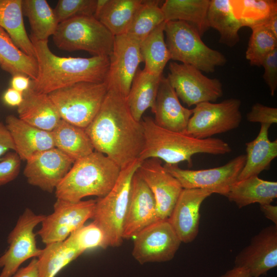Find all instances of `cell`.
Listing matches in <instances>:
<instances>
[{"instance_id":"obj_1","label":"cell","mask_w":277,"mask_h":277,"mask_svg":"<svg viewBox=\"0 0 277 277\" xmlns=\"http://www.w3.org/2000/svg\"><path fill=\"white\" fill-rule=\"evenodd\" d=\"M94 151L122 169L138 159L145 144L143 126L132 115L125 98L108 90L94 118L85 129Z\"/></svg>"},{"instance_id":"obj_2","label":"cell","mask_w":277,"mask_h":277,"mask_svg":"<svg viewBox=\"0 0 277 277\" xmlns=\"http://www.w3.org/2000/svg\"><path fill=\"white\" fill-rule=\"evenodd\" d=\"M38 67L37 77L31 80L34 91L49 94L81 82H104L108 71V56L61 57L50 49L48 41L30 37Z\"/></svg>"},{"instance_id":"obj_3","label":"cell","mask_w":277,"mask_h":277,"mask_svg":"<svg viewBox=\"0 0 277 277\" xmlns=\"http://www.w3.org/2000/svg\"><path fill=\"white\" fill-rule=\"evenodd\" d=\"M141 121L145 136L144 147L138 159L141 162L156 158L165 164L178 165L187 162L192 166V157L196 154L224 155L232 151L230 146L220 138L197 139L184 133L165 129L157 126L149 116Z\"/></svg>"},{"instance_id":"obj_4","label":"cell","mask_w":277,"mask_h":277,"mask_svg":"<svg viewBox=\"0 0 277 277\" xmlns=\"http://www.w3.org/2000/svg\"><path fill=\"white\" fill-rule=\"evenodd\" d=\"M121 170L106 155L94 151L74 162L56 188L55 196L71 202L89 196L103 197L114 186Z\"/></svg>"},{"instance_id":"obj_5","label":"cell","mask_w":277,"mask_h":277,"mask_svg":"<svg viewBox=\"0 0 277 277\" xmlns=\"http://www.w3.org/2000/svg\"><path fill=\"white\" fill-rule=\"evenodd\" d=\"M164 33L171 60L206 73L214 72L217 67L226 64L225 55L207 46L196 29L186 22H166Z\"/></svg>"},{"instance_id":"obj_6","label":"cell","mask_w":277,"mask_h":277,"mask_svg":"<svg viewBox=\"0 0 277 277\" xmlns=\"http://www.w3.org/2000/svg\"><path fill=\"white\" fill-rule=\"evenodd\" d=\"M136 160L121 170L112 189L96 200L93 222L104 232L108 247L120 246L123 242V225L128 207L132 177L141 163Z\"/></svg>"},{"instance_id":"obj_7","label":"cell","mask_w":277,"mask_h":277,"mask_svg":"<svg viewBox=\"0 0 277 277\" xmlns=\"http://www.w3.org/2000/svg\"><path fill=\"white\" fill-rule=\"evenodd\" d=\"M52 37L61 50H84L97 56L109 57L114 41L113 34L93 16L75 17L59 23Z\"/></svg>"},{"instance_id":"obj_8","label":"cell","mask_w":277,"mask_h":277,"mask_svg":"<svg viewBox=\"0 0 277 277\" xmlns=\"http://www.w3.org/2000/svg\"><path fill=\"white\" fill-rule=\"evenodd\" d=\"M107 92L104 82H81L48 94L62 120L85 129L98 111Z\"/></svg>"},{"instance_id":"obj_9","label":"cell","mask_w":277,"mask_h":277,"mask_svg":"<svg viewBox=\"0 0 277 277\" xmlns=\"http://www.w3.org/2000/svg\"><path fill=\"white\" fill-rule=\"evenodd\" d=\"M241 101L229 98L221 102H203L192 109L185 134L197 139H206L239 127L242 115Z\"/></svg>"},{"instance_id":"obj_10","label":"cell","mask_w":277,"mask_h":277,"mask_svg":"<svg viewBox=\"0 0 277 277\" xmlns=\"http://www.w3.org/2000/svg\"><path fill=\"white\" fill-rule=\"evenodd\" d=\"M245 161V154H240L223 166L209 169H183L177 164L165 163L163 166L183 189H205L227 197L231 185L238 180Z\"/></svg>"},{"instance_id":"obj_11","label":"cell","mask_w":277,"mask_h":277,"mask_svg":"<svg viewBox=\"0 0 277 277\" xmlns=\"http://www.w3.org/2000/svg\"><path fill=\"white\" fill-rule=\"evenodd\" d=\"M168 68L169 82L179 98L188 106L213 103L223 96V86L219 79L208 77L190 65L171 62Z\"/></svg>"},{"instance_id":"obj_12","label":"cell","mask_w":277,"mask_h":277,"mask_svg":"<svg viewBox=\"0 0 277 277\" xmlns=\"http://www.w3.org/2000/svg\"><path fill=\"white\" fill-rule=\"evenodd\" d=\"M45 216L26 208L19 217L8 235V248L0 256V268H3L0 277H12L24 262L40 255L42 249L37 247L33 230Z\"/></svg>"},{"instance_id":"obj_13","label":"cell","mask_w":277,"mask_h":277,"mask_svg":"<svg viewBox=\"0 0 277 277\" xmlns=\"http://www.w3.org/2000/svg\"><path fill=\"white\" fill-rule=\"evenodd\" d=\"M96 200L71 202L57 199L53 212L45 216L37 232L45 245L65 241L70 234L92 219Z\"/></svg>"},{"instance_id":"obj_14","label":"cell","mask_w":277,"mask_h":277,"mask_svg":"<svg viewBox=\"0 0 277 277\" xmlns=\"http://www.w3.org/2000/svg\"><path fill=\"white\" fill-rule=\"evenodd\" d=\"M109 64L104 83L108 90L126 98L133 80L143 62L140 43L126 34L114 36Z\"/></svg>"},{"instance_id":"obj_15","label":"cell","mask_w":277,"mask_h":277,"mask_svg":"<svg viewBox=\"0 0 277 277\" xmlns=\"http://www.w3.org/2000/svg\"><path fill=\"white\" fill-rule=\"evenodd\" d=\"M181 241L168 220H159L134 238L132 255L140 264L171 260Z\"/></svg>"},{"instance_id":"obj_16","label":"cell","mask_w":277,"mask_h":277,"mask_svg":"<svg viewBox=\"0 0 277 277\" xmlns=\"http://www.w3.org/2000/svg\"><path fill=\"white\" fill-rule=\"evenodd\" d=\"M75 161L55 147L37 153L26 161L24 174L28 183L52 193Z\"/></svg>"},{"instance_id":"obj_17","label":"cell","mask_w":277,"mask_h":277,"mask_svg":"<svg viewBox=\"0 0 277 277\" xmlns=\"http://www.w3.org/2000/svg\"><path fill=\"white\" fill-rule=\"evenodd\" d=\"M137 171L154 197L159 219L168 220L183 189L181 184L158 159L143 161Z\"/></svg>"},{"instance_id":"obj_18","label":"cell","mask_w":277,"mask_h":277,"mask_svg":"<svg viewBox=\"0 0 277 277\" xmlns=\"http://www.w3.org/2000/svg\"><path fill=\"white\" fill-rule=\"evenodd\" d=\"M159 220L154 197L137 170L131 181L130 199L123 228V240L134 238Z\"/></svg>"},{"instance_id":"obj_19","label":"cell","mask_w":277,"mask_h":277,"mask_svg":"<svg viewBox=\"0 0 277 277\" xmlns=\"http://www.w3.org/2000/svg\"><path fill=\"white\" fill-rule=\"evenodd\" d=\"M234 266L260 277L277 266V225L262 229L235 256Z\"/></svg>"},{"instance_id":"obj_20","label":"cell","mask_w":277,"mask_h":277,"mask_svg":"<svg viewBox=\"0 0 277 277\" xmlns=\"http://www.w3.org/2000/svg\"><path fill=\"white\" fill-rule=\"evenodd\" d=\"M212 194L202 189H183L168 220L182 243H191L196 238L201 206Z\"/></svg>"},{"instance_id":"obj_21","label":"cell","mask_w":277,"mask_h":277,"mask_svg":"<svg viewBox=\"0 0 277 277\" xmlns=\"http://www.w3.org/2000/svg\"><path fill=\"white\" fill-rule=\"evenodd\" d=\"M152 112L159 127L185 133L193 111L182 105L167 78L162 76Z\"/></svg>"},{"instance_id":"obj_22","label":"cell","mask_w":277,"mask_h":277,"mask_svg":"<svg viewBox=\"0 0 277 277\" xmlns=\"http://www.w3.org/2000/svg\"><path fill=\"white\" fill-rule=\"evenodd\" d=\"M5 121L15 152L21 160L26 161L37 153L55 147L51 131L33 126L13 115L7 116Z\"/></svg>"},{"instance_id":"obj_23","label":"cell","mask_w":277,"mask_h":277,"mask_svg":"<svg viewBox=\"0 0 277 277\" xmlns=\"http://www.w3.org/2000/svg\"><path fill=\"white\" fill-rule=\"evenodd\" d=\"M17 113L22 121L47 131H52L62 120L48 94L37 92L31 87L23 93Z\"/></svg>"},{"instance_id":"obj_24","label":"cell","mask_w":277,"mask_h":277,"mask_svg":"<svg viewBox=\"0 0 277 277\" xmlns=\"http://www.w3.org/2000/svg\"><path fill=\"white\" fill-rule=\"evenodd\" d=\"M270 127L269 125H261L257 136L245 144V163L237 181L258 176L263 171L269 169L271 162L277 156V140H269Z\"/></svg>"},{"instance_id":"obj_25","label":"cell","mask_w":277,"mask_h":277,"mask_svg":"<svg viewBox=\"0 0 277 277\" xmlns=\"http://www.w3.org/2000/svg\"><path fill=\"white\" fill-rule=\"evenodd\" d=\"M276 197L277 182L261 179L258 175L236 181L227 196L239 208L254 203L271 204Z\"/></svg>"},{"instance_id":"obj_26","label":"cell","mask_w":277,"mask_h":277,"mask_svg":"<svg viewBox=\"0 0 277 277\" xmlns=\"http://www.w3.org/2000/svg\"><path fill=\"white\" fill-rule=\"evenodd\" d=\"M210 0H166L161 6L165 21H183L202 36L210 28L208 11Z\"/></svg>"},{"instance_id":"obj_27","label":"cell","mask_w":277,"mask_h":277,"mask_svg":"<svg viewBox=\"0 0 277 277\" xmlns=\"http://www.w3.org/2000/svg\"><path fill=\"white\" fill-rule=\"evenodd\" d=\"M161 76L138 69L126 98L129 110L137 121L142 120L145 111L154 108Z\"/></svg>"},{"instance_id":"obj_28","label":"cell","mask_w":277,"mask_h":277,"mask_svg":"<svg viewBox=\"0 0 277 277\" xmlns=\"http://www.w3.org/2000/svg\"><path fill=\"white\" fill-rule=\"evenodd\" d=\"M51 132L55 147L75 161L94 151L85 129L61 120Z\"/></svg>"},{"instance_id":"obj_29","label":"cell","mask_w":277,"mask_h":277,"mask_svg":"<svg viewBox=\"0 0 277 277\" xmlns=\"http://www.w3.org/2000/svg\"><path fill=\"white\" fill-rule=\"evenodd\" d=\"M0 27L18 48L35 57L33 45L25 27L22 0H0Z\"/></svg>"},{"instance_id":"obj_30","label":"cell","mask_w":277,"mask_h":277,"mask_svg":"<svg viewBox=\"0 0 277 277\" xmlns=\"http://www.w3.org/2000/svg\"><path fill=\"white\" fill-rule=\"evenodd\" d=\"M0 66L12 76L23 74L32 80L38 73L36 60L27 55L14 44L7 32L0 27Z\"/></svg>"},{"instance_id":"obj_31","label":"cell","mask_w":277,"mask_h":277,"mask_svg":"<svg viewBox=\"0 0 277 277\" xmlns=\"http://www.w3.org/2000/svg\"><path fill=\"white\" fill-rule=\"evenodd\" d=\"M208 22L210 28L219 32L221 44L233 47L239 42L242 27L234 15L230 0H210Z\"/></svg>"},{"instance_id":"obj_32","label":"cell","mask_w":277,"mask_h":277,"mask_svg":"<svg viewBox=\"0 0 277 277\" xmlns=\"http://www.w3.org/2000/svg\"><path fill=\"white\" fill-rule=\"evenodd\" d=\"M143 0H107L94 17L113 34H126Z\"/></svg>"},{"instance_id":"obj_33","label":"cell","mask_w":277,"mask_h":277,"mask_svg":"<svg viewBox=\"0 0 277 277\" xmlns=\"http://www.w3.org/2000/svg\"><path fill=\"white\" fill-rule=\"evenodd\" d=\"M22 11L28 19L31 37L37 41H48L59 23L48 2L46 0H22Z\"/></svg>"},{"instance_id":"obj_34","label":"cell","mask_w":277,"mask_h":277,"mask_svg":"<svg viewBox=\"0 0 277 277\" xmlns=\"http://www.w3.org/2000/svg\"><path fill=\"white\" fill-rule=\"evenodd\" d=\"M166 22L156 27L141 43L140 50L145 63L144 70L149 73L161 76L171 60L164 36Z\"/></svg>"},{"instance_id":"obj_35","label":"cell","mask_w":277,"mask_h":277,"mask_svg":"<svg viewBox=\"0 0 277 277\" xmlns=\"http://www.w3.org/2000/svg\"><path fill=\"white\" fill-rule=\"evenodd\" d=\"M82 254L65 240L46 245L37 258L38 277H55Z\"/></svg>"},{"instance_id":"obj_36","label":"cell","mask_w":277,"mask_h":277,"mask_svg":"<svg viewBox=\"0 0 277 277\" xmlns=\"http://www.w3.org/2000/svg\"><path fill=\"white\" fill-rule=\"evenodd\" d=\"M230 3L242 27L263 26L277 14V1L274 0H230Z\"/></svg>"},{"instance_id":"obj_37","label":"cell","mask_w":277,"mask_h":277,"mask_svg":"<svg viewBox=\"0 0 277 277\" xmlns=\"http://www.w3.org/2000/svg\"><path fill=\"white\" fill-rule=\"evenodd\" d=\"M160 2L143 0L126 34L141 43L156 27L165 22Z\"/></svg>"},{"instance_id":"obj_38","label":"cell","mask_w":277,"mask_h":277,"mask_svg":"<svg viewBox=\"0 0 277 277\" xmlns=\"http://www.w3.org/2000/svg\"><path fill=\"white\" fill-rule=\"evenodd\" d=\"M246 58L252 66H261L265 58L277 48V38L263 26L251 29Z\"/></svg>"},{"instance_id":"obj_39","label":"cell","mask_w":277,"mask_h":277,"mask_svg":"<svg viewBox=\"0 0 277 277\" xmlns=\"http://www.w3.org/2000/svg\"><path fill=\"white\" fill-rule=\"evenodd\" d=\"M65 241L82 253L90 249L108 247L104 232L93 222L72 232Z\"/></svg>"},{"instance_id":"obj_40","label":"cell","mask_w":277,"mask_h":277,"mask_svg":"<svg viewBox=\"0 0 277 277\" xmlns=\"http://www.w3.org/2000/svg\"><path fill=\"white\" fill-rule=\"evenodd\" d=\"M97 0H60L53 9L58 23L82 16L94 15Z\"/></svg>"},{"instance_id":"obj_41","label":"cell","mask_w":277,"mask_h":277,"mask_svg":"<svg viewBox=\"0 0 277 277\" xmlns=\"http://www.w3.org/2000/svg\"><path fill=\"white\" fill-rule=\"evenodd\" d=\"M21 159L14 152H8L0 158V186L14 180L18 175Z\"/></svg>"},{"instance_id":"obj_42","label":"cell","mask_w":277,"mask_h":277,"mask_svg":"<svg viewBox=\"0 0 277 277\" xmlns=\"http://www.w3.org/2000/svg\"><path fill=\"white\" fill-rule=\"evenodd\" d=\"M246 118L251 123H259L261 125L271 126L277 123V108L255 103L247 113Z\"/></svg>"},{"instance_id":"obj_43","label":"cell","mask_w":277,"mask_h":277,"mask_svg":"<svg viewBox=\"0 0 277 277\" xmlns=\"http://www.w3.org/2000/svg\"><path fill=\"white\" fill-rule=\"evenodd\" d=\"M262 66L264 68L263 79L273 96L277 88V48L265 58Z\"/></svg>"},{"instance_id":"obj_44","label":"cell","mask_w":277,"mask_h":277,"mask_svg":"<svg viewBox=\"0 0 277 277\" xmlns=\"http://www.w3.org/2000/svg\"><path fill=\"white\" fill-rule=\"evenodd\" d=\"M10 150L15 151L13 141L5 124L0 121V158Z\"/></svg>"},{"instance_id":"obj_45","label":"cell","mask_w":277,"mask_h":277,"mask_svg":"<svg viewBox=\"0 0 277 277\" xmlns=\"http://www.w3.org/2000/svg\"><path fill=\"white\" fill-rule=\"evenodd\" d=\"M23 93L12 88L7 89L3 95V102L10 107H18L23 102Z\"/></svg>"},{"instance_id":"obj_46","label":"cell","mask_w":277,"mask_h":277,"mask_svg":"<svg viewBox=\"0 0 277 277\" xmlns=\"http://www.w3.org/2000/svg\"><path fill=\"white\" fill-rule=\"evenodd\" d=\"M31 83L30 78L23 74L12 76L10 82L11 88L23 93L30 88Z\"/></svg>"},{"instance_id":"obj_47","label":"cell","mask_w":277,"mask_h":277,"mask_svg":"<svg viewBox=\"0 0 277 277\" xmlns=\"http://www.w3.org/2000/svg\"><path fill=\"white\" fill-rule=\"evenodd\" d=\"M12 277H38L37 259L33 258L27 266L18 269Z\"/></svg>"},{"instance_id":"obj_48","label":"cell","mask_w":277,"mask_h":277,"mask_svg":"<svg viewBox=\"0 0 277 277\" xmlns=\"http://www.w3.org/2000/svg\"><path fill=\"white\" fill-rule=\"evenodd\" d=\"M260 209L265 217L277 225V206L271 204L260 205Z\"/></svg>"},{"instance_id":"obj_49","label":"cell","mask_w":277,"mask_h":277,"mask_svg":"<svg viewBox=\"0 0 277 277\" xmlns=\"http://www.w3.org/2000/svg\"><path fill=\"white\" fill-rule=\"evenodd\" d=\"M218 277H253L245 269L234 266Z\"/></svg>"},{"instance_id":"obj_50","label":"cell","mask_w":277,"mask_h":277,"mask_svg":"<svg viewBox=\"0 0 277 277\" xmlns=\"http://www.w3.org/2000/svg\"><path fill=\"white\" fill-rule=\"evenodd\" d=\"M263 26L277 38V14L272 16Z\"/></svg>"}]
</instances>
